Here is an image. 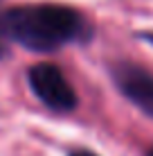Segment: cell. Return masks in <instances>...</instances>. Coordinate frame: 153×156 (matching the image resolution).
<instances>
[{"label":"cell","instance_id":"1","mask_svg":"<svg viewBox=\"0 0 153 156\" xmlns=\"http://www.w3.org/2000/svg\"><path fill=\"white\" fill-rule=\"evenodd\" d=\"M0 34L34 52H50L90 36V25L65 5H23L0 16Z\"/></svg>","mask_w":153,"mask_h":156},{"label":"cell","instance_id":"4","mask_svg":"<svg viewBox=\"0 0 153 156\" xmlns=\"http://www.w3.org/2000/svg\"><path fill=\"white\" fill-rule=\"evenodd\" d=\"M70 156H95L92 152H86V149H79V152H72Z\"/></svg>","mask_w":153,"mask_h":156},{"label":"cell","instance_id":"5","mask_svg":"<svg viewBox=\"0 0 153 156\" xmlns=\"http://www.w3.org/2000/svg\"><path fill=\"white\" fill-rule=\"evenodd\" d=\"M146 156H153V147H151V149H149V154H146Z\"/></svg>","mask_w":153,"mask_h":156},{"label":"cell","instance_id":"2","mask_svg":"<svg viewBox=\"0 0 153 156\" xmlns=\"http://www.w3.org/2000/svg\"><path fill=\"white\" fill-rule=\"evenodd\" d=\"M29 86L36 93V98L43 102L45 106H50L52 111L59 113H68L77 106V93L70 86L63 73L52 63H36L34 68L27 73Z\"/></svg>","mask_w":153,"mask_h":156},{"label":"cell","instance_id":"3","mask_svg":"<svg viewBox=\"0 0 153 156\" xmlns=\"http://www.w3.org/2000/svg\"><path fill=\"white\" fill-rule=\"evenodd\" d=\"M113 79L138 109L153 118V73L133 63H117L113 68Z\"/></svg>","mask_w":153,"mask_h":156}]
</instances>
